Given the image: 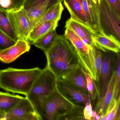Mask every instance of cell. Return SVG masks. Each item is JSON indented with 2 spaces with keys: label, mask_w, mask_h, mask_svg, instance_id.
Segmentation results:
<instances>
[{
  "label": "cell",
  "mask_w": 120,
  "mask_h": 120,
  "mask_svg": "<svg viewBox=\"0 0 120 120\" xmlns=\"http://www.w3.org/2000/svg\"><path fill=\"white\" fill-rule=\"evenodd\" d=\"M44 53L46 67L57 78H61L81 66L75 49L64 35L57 34L52 45Z\"/></svg>",
  "instance_id": "1"
},
{
  "label": "cell",
  "mask_w": 120,
  "mask_h": 120,
  "mask_svg": "<svg viewBox=\"0 0 120 120\" xmlns=\"http://www.w3.org/2000/svg\"><path fill=\"white\" fill-rule=\"evenodd\" d=\"M83 108L70 101L56 88L44 100L40 114L42 120H86Z\"/></svg>",
  "instance_id": "2"
},
{
  "label": "cell",
  "mask_w": 120,
  "mask_h": 120,
  "mask_svg": "<svg viewBox=\"0 0 120 120\" xmlns=\"http://www.w3.org/2000/svg\"><path fill=\"white\" fill-rule=\"evenodd\" d=\"M38 67L30 69L9 68L0 70V88L14 93L28 95L42 72Z\"/></svg>",
  "instance_id": "3"
},
{
  "label": "cell",
  "mask_w": 120,
  "mask_h": 120,
  "mask_svg": "<svg viewBox=\"0 0 120 120\" xmlns=\"http://www.w3.org/2000/svg\"><path fill=\"white\" fill-rule=\"evenodd\" d=\"M56 76L45 67L42 69L28 94L26 96L40 114L44 100L56 89Z\"/></svg>",
  "instance_id": "4"
},
{
  "label": "cell",
  "mask_w": 120,
  "mask_h": 120,
  "mask_svg": "<svg viewBox=\"0 0 120 120\" xmlns=\"http://www.w3.org/2000/svg\"><path fill=\"white\" fill-rule=\"evenodd\" d=\"M66 29L64 35L73 46L81 66L97 84L95 66V50L96 47L92 48L88 46L72 30L67 28Z\"/></svg>",
  "instance_id": "5"
},
{
  "label": "cell",
  "mask_w": 120,
  "mask_h": 120,
  "mask_svg": "<svg viewBox=\"0 0 120 120\" xmlns=\"http://www.w3.org/2000/svg\"><path fill=\"white\" fill-rule=\"evenodd\" d=\"M98 9L101 34L120 41V16L105 0H100Z\"/></svg>",
  "instance_id": "6"
},
{
  "label": "cell",
  "mask_w": 120,
  "mask_h": 120,
  "mask_svg": "<svg viewBox=\"0 0 120 120\" xmlns=\"http://www.w3.org/2000/svg\"><path fill=\"white\" fill-rule=\"evenodd\" d=\"M5 13L18 39L28 41L29 35L33 27L28 16L22 7Z\"/></svg>",
  "instance_id": "7"
},
{
  "label": "cell",
  "mask_w": 120,
  "mask_h": 120,
  "mask_svg": "<svg viewBox=\"0 0 120 120\" xmlns=\"http://www.w3.org/2000/svg\"><path fill=\"white\" fill-rule=\"evenodd\" d=\"M116 53L113 52H103L101 66L97 84L98 94L97 102L103 98L107 90L115 69Z\"/></svg>",
  "instance_id": "8"
},
{
  "label": "cell",
  "mask_w": 120,
  "mask_h": 120,
  "mask_svg": "<svg viewBox=\"0 0 120 120\" xmlns=\"http://www.w3.org/2000/svg\"><path fill=\"white\" fill-rule=\"evenodd\" d=\"M64 0H25L22 8L28 16L33 28L50 9Z\"/></svg>",
  "instance_id": "9"
},
{
  "label": "cell",
  "mask_w": 120,
  "mask_h": 120,
  "mask_svg": "<svg viewBox=\"0 0 120 120\" xmlns=\"http://www.w3.org/2000/svg\"><path fill=\"white\" fill-rule=\"evenodd\" d=\"M56 88L61 94L75 105L84 107L90 102L88 93L61 78H57Z\"/></svg>",
  "instance_id": "10"
},
{
  "label": "cell",
  "mask_w": 120,
  "mask_h": 120,
  "mask_svg": "<svg viewBox=\"0 0 120 120\" xmlns=\"http://www.w3.org/2000/svg\"><path fill=\"white\" fill-rule=\"evenodd\" d=\"M41 120L42 119L41 116L26 97L6 113L5 118V120Z\"/></svg>",
  "instance_id": "11"
},
{
  "label": "cell",
  "mask_w": 120,
  "mask_h": 120,
  "mask_svg": "<svg viewBox=\"0 0 120 120\" xmlns=\"http://www.w3.org/2000/svg\"><path fill=\"white\" fill-rule=\"evenodd\" d=\"M30 45L27 41L18 39L11 46L0 49V61L5 64L14 61L23 54L29 52Z\"/></svg>",
  "instance_id": "12"
},
{
  "label": "cell",
  "mask_w": 120,
  "mask_h": 120,
  "mask_svg": "<svg viewBox=\"0 0 120 120\" xmlns=\"http://www.w3.org/2000/svg\"><path fill=\"white\" fill-rule=\"evenodd\" d=\"M82 4L89 28L95 34H101L99 25L98 5L93 0H82Z\"/></svg>",
  "instance_id": "13"
},
{
  "label": "cell",
  "mask_w": 120,
  "mask_h": 120,
  "mask_svg": "<svg viewBox=\"0 0 120 120\" xmlns=\"http://www.w3.org/2000/svg\"><path fill=\"white\" fill-rule=\"evenodd\" d=\"M65 28L70 29L86 45L92 48L95 47L93 41L94 33L88 27L70 18L66 22Z\"/></svg>",
  "instance_id": "14"
},
{
  "label": "cell",
  "mask_w": 120,
  "mask_h": 120,
  "mask_svg": "<svg viewBox=\"0 0 120 120\" xmlns=\"http://www.w3.org/2000/svg\"><path fill=\"white\" fill-rule=\"evenodd\" d=\"M92 40L95 47L102 52H120V41L113 38L98 34L93 36Z\"/></svg>",
  "instance_id": "15"
},
{
  "label": "cell",
  "mask_w": 120,
  "mask_h": 120,
  "mask_svg": "<svg viewBox=\"0 0 120 120\" xmlns=\"http://www.w3.org/2000/svg\"><path fill=\"white\" fill-rule=\"evenodd\" d=\"M62 78L88 94L85 70L80 66L62 76Z\"/></svg>",
  "instance_id": "16"
},
{
  "label": "cell",
  "mask_w": 120,
  "mask_h": 120,
  "mask_svg": "<svg viewBox=\"0 0 120 120\" xmlns=\"http://www.w3.org/2000/svg\"><path fill=\"white\" fill-rule=\"evenodd\" d=\"M58 22L53 21H47L38 22L31 31L28 38V41L32 44L36 40L51 31L56 30Z\"/></svg>",
  "instance_id": "17"
},
{
  "label": "cell",
  "mask_w": 120,
  "mask_h": 120,
  "mask_svg": "<svg viewBox=\"0 0 120 120\" xmlns=\"http://www.w3.org/2000/svg\"><path fill=\"white\" fill-rule=\"evenodd\" d=\"M115 69L106 93L102 99L97 102L95 111L101 117L104 116L114 95L115 85Z\"/></svg>",
  "instance_id": "18"
},
{
  "label": "cell",
  "mask_w": 120,
  "mask_h": 120,
  "mask_svg": "<svg viewBox=\"0 0 120 120\" xmlns=\"http://www.w3.org/2000/svg\"><path fill=\"white\" fill-rule=\"evenodd\" d=\"M63 2L71 18L89 28L83 10L82 0H64Z\"/></svg>",
  "instance_id": "19"
},
{
  "label": "cell",
  "mask_w": 120,
  "mask_h": 120,
  "mask_svg": "<svg viewBox=\"0 0 120 120\" xmlns=\"http://www.w3.org/2000/svg\"><path fill=\"white\" fill-rule=\"evenodd\" d=\"M23 98L20 95L0 92V111L8 112Z\"/></svg>",
  "instance_id": "20"
},
{
  "label": "cell",
  "mask_w": 120,
  "mask_h": 120,
  "mask_svg": "<svg viewBox=\"0 0 120 120\" xmlns=\"http://www.w3.org/2000/svg\"><path fill=\"white\" fill-rule=\"evenodd\" d=\"M56 34V30L51 31L38 39L32 45L45 52L52 45L54 38Z\"/></svg>",
  "instance_id": "21"
},
{
  "label": "cell",
  "mask_w": 120,
  "mask_h": 120,
  "mask_svg": "<svg viewBox=\"0 0 120 120\" xmlns=\"http://www.w3.org/2000/svg\"><path fill=\"white\" fill-rule=\"evenodd\" d=\"M62 3H59L52 7L45 13L38 22L47 21H53L59 22L64 10Z\"/></svg>",
  "instance_id": "22"
},
{
  "label": "cell",
  "mask_w": 120,
  "mask_h": 120,
  "mask_svg": "<svg viewBox=\"0 0 120 120\" xmlns=\"http://www.w3.org/2000/svg\"><path fill=\"white\" fill-rule=\"evenodd\" d=\"M120 98L117 99H113L104 116L100 120H119Z\"/></svg>",
  "instance_id": "23"
},
{
  "label": "cell",
  "mask_w": 120,
  "mask_h": 120,
  "mask_svg": "<svg viewBox=\"0 0 120 120\" xmlns=\"http://www.w3.org/2000/svg\"><path fill=\"white\" fill-rule=\"evenodd\" d=\"M0 30L16 42L18 38L12 29L9 21L5 12L0 10Z\"/></svg>",
  "instance_id": "24"
},
{
  "label": "cell",
  "mask_w": 120,
  "mask_h": 120,
  "mask_svg": "<svg viewBox=\"0 0 120 120\" xmlns=\"http://www.w3.org/2000/svg\"><path fill=\"white\" fill-rule=\"evenodd\" d=\"M87 90L91 104H94L99 94L98 87L96 82L85 70Z\"/></svg>",
  "instance_id": "25"
},
{
  "label": "cell",
  "mask_w": 120,
  "mask_h": 120,
  "mask_svg": "<svg viewBox=\"0 0 120 120\" xmlns=\"http://www.w3.org/2000/svg\"><path fill=\"white\" fill-rule=\"evenodd\" d=\"M25 0H0V10L7 12L19 9Z\"/></svg>",
  "instance_id": "26"
},
{
  "label": "cell",
  "mask_w": 120,
  "mask_h": 120,
  "mask_svg": "<svg viewBox=\"0 0 120 120\" xmlns=\"http://www.w3.org/2000/svg\"><path fill=\"white\" fill-rule=\"evenodd\" d=\"M115 85L113 99L120 98V57L119 53L116 54L115 66Z\"/></svg>",
  "instance_id": "27"
},
{
  "label": "cell",
  "mask_w": 120,
  "mask_h": 120,
  "mask_svg": "<svg viewBox=\"0 0 120 120\" xmlns=\"http://www.w3.org/2000/svg\"><path fill=\"white\" fill-rule=\"evenodd\" d=\"M95 71H96L97 80V84H98L99 82L100 73V69L101 66L103 52L100 50H99L96 48L95 50Z\"/></svg>",
  "instance_id": "28"
},
{
  "label": "cell",
  "mask_w": 120,
  "mask_h": 120,
  "mask_svg": "<svg viewBox=\"0 0 120 120\" xmlns=\"http://www.w3.org/2000/svg\"><path fill=\"white\" fill-rule=\"evenodd\" d=\"M15 43L16 42L0 30V49L10 47Z\"/></svg>",
  "instance_id": "29"
},
{
  "label": "cell",
  "mask_w": 120,
  "mask_h": 120,
  "mask_svg": "<svg viewBox=\"0 0 120 120\" xmlns=\"http://www.w3.org/2000/svg\"><path fill=\"white\" fill-rule=\"evenodd\" d=\"M93 111L92 106L91 102H90L85 106L83 111V116L86 120H91L92 119Z\"/></svg>",
  "instance_id": "30"
},
{
  "label": "cell",
  "mask_w": 120,
  "mask_h": 120,
  "mask_svg": "<svg viewBox=\"0 0 120 120\" xmlns=\"http://www.w3.org/2000/svg\"><path fill=\"white\" fill-rule=\"evenodd\" d=\"M116 13L120 16V0H105Z\"/></svg>",
  "instance_id": "31"
},
{
  "label": "cell",
  "mask_w": 120,
  "mask_h": 120,
  "mask_svg": "<svg viewBox=\"0 0 120 120\" xmlns=\"http://www.w3.org/2000/svg\"><path fill=\"white\" fill-rule=\"evenodd\" d=\"M6 113L0 111V120H5Z\"/></svg>",
  "instance_id": "32"
},
{
  "label": "cell",
  "mask_w": 120,
  "mask_h": 120,
  "mask_svg": "<svg viewBox=\"0 0 120 120\" xmlns=\"http://www.w3.org/2000/svg\"><path fill=\"white\" fill-rule=\"evenodd\" d=\"M101 116L97 114L96 116H95L94 117H93L92 118V120H100L101 118Z\"/></svg>",
  "instance_id": "33"
},
{
  "label": "cell",
  "mask_w": 120,
  "mask_h": 120,
  "mask_svg": "<svg viewBox=\"0 0 120 120\" xmlns=\"http://www.w3.org/2000/svg\"><path fill=\"white\" fill-rule=\"evenodd\" d=\"M95 3L97 4L98 5L99 3L100 0H93Z\"/></svg>",
  "instance_id": "34"
}]
</instances>
